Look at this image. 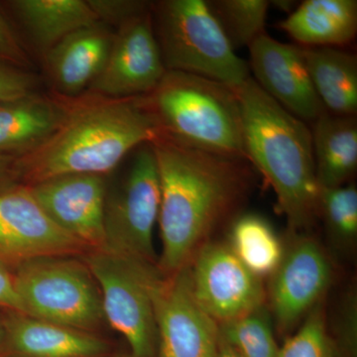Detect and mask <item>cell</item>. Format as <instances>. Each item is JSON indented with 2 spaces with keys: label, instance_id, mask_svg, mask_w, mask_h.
<instances>
[{
  "label": "cell",
  "instance_id": "cell-1",
  "mask_svg": "<svg viewBox=\"0 0 357 357\" xmlns=\"http://www.w3.org/2000/svg\"><path fill=\"white\" fill-rule=\"evenodd\" d=\"M160 182L162 251L157 267L169 276L189 266L225 220H234L250 190L248 160L187 144L160 133L151 142Z\"/></svg>",
  "mask_w": 357,
  "mask_h": 357
},
{
  "label": "cell",
  "instance_id": "cell-2",
  "mask_svg": "<svg viewBox=\"0 0 357 357\" xmlns=\"http://www.w3.org/2000/svg\"><path fill=\"white\" fill-rule=\"evenodd\" d=\"M67 100L55 131L14 160V172L22 185L76 174L105 176L131 150L161 133L144 96L112 98L89 93Z\"/></svg>",
  "mask_w": 357,
  "mask_h": 357
},
{
  "label": "cell",
  "instance_id": "cell-3",
  "mask_svg": "<svg viewBox=\"0 0 357 357\" xmlns=\"http://www.w3.org/2000/svg\"><path fill=\"white\" fill-rule=\"evenodd\" d=\"M234 91L248 161L273 189L290 231L309 229L319 217L321 190L311 129L270 98L251 76Z\"/></svg>",
  "mask_w": 357,
  "mask_h": 357
},
{
  "label": "cell",
  "instance_id": "cell-4",
  "mask_svg": "<svg viewBox=\"0 0 357 357\" xmlns=\"http://www.w3.org/2000/svg\"><path fill=\"white\" fill-rule=\"evenodd\" d=\"M144 100L161 133L248 160L241 105L234 89L206 77L167 70Z\"/></svg>",
  "mask_w": 357,
  "mask_h": 357
},
{
  "label": "cell",
  "instance_id": "cell-5",
  "mask_svg": "<svg viewBox=\"0 0 357 357\" xmlns=\"http://www.w3.org/2000/svg\"><path fill=\"white\" fill-rule=\"evenodd\" d=\"M152 6L167 70L206 77L232 89L250 77L248 63L237 55L208 1L164 0Z\"/></svg>",
  "mask_w": 357,
  "mask_h": 357
},
{
  "label": "cell",
  "instance_id": "cell-6",
  "mask_svg": "<svg viewBox=\"0 0 357 357\" xmlns=\"http://www.w3.org/2000/svg\"><path fill=\"white\" fill-rule=\"evenodd\" d=\"M13 277L23 314L95 333L107 323L100 287L81 256L30 260Z\"/></svg>",
  "mask_w": 357,
  "mask_h": 357
},
{
  "label": "cell",
  "instance_id": "cell-7",
  "mask_svg": "<svg viewBox=\"0 0 357 357\" xmlns=\"http://www.w3.org/2000/svg\"><path fill=\"white\" fill-rule=\"evenodd\" d=\"M102 294L105 321L122 335L131 354L157 357V328L151 286L160 273L155 264L91 250L81 256Z\"/></svg>",
  "mask_w": 357,
  "mask_h": 357
},
{
  "label": "cell",
  "instance_id": "cell-8",
  "mask_svg": "<svg viewBox=\"0 0 357 357\" xmlns=\"http://www.w3.org/2000/svg\"><path fill=\"white\" fill-rule=\"evenodd\" d=\"M159 210L158 168L148 143L138 149L121 191L107 197L102 250L157 265L153 234Z\"/></svg>",
  "mask_w": 357,
  "mask_h": 357
},
{
  "label": "cell",
  "instance_id": "cell-9",
  "mask_svg": "<svg viewBox=\"0 0 357 357\" xmlns=\"http://www.w3.org/2000/svg\"><path fill=\"white\" fill-rule=\"evenodd\" d=\"M151 297L157 357H218L220 325L197 302L189 266L169 276L160 272Z\"/></svg>",
  "mask_w": 357,
  "mask_h": 357
},
{
  "label": "cell",
  "instance_id": "cell-10",
  "mask_svg": "<svg viewBox=\"0 0 357 357\" xmlns=\"http://www.w3.org/2000/svg\"><path fill=\"white\" fill-rule=\"evenodd\" d=\"M291 234L267 291L268 309L282 333L294 330L321 303L333 277L332 261L321 244L299 232Z\"/></svg>",
  "mask_w": 357,
  "mask_h": 357
},
{
  "label": "cell",
  "instance_id": "cell-11",
  "mask_svg": "<svg viewBox=\"0 0 357 357\" xmlns=\"http://www.w3.org/2000/svg\"><path fill=\"white\" fill-rule=\"evenodd\" d=\"M189 267L197 302L218 325L265 305L262 279L244 266L227 243L206 241Z\"/></svg>",
  "mask_w": 357,
  "mask_h": 357
},
{
  "label": "cell",
  "instance_id": "cell-12",
  "mask_svg": "<svg viewBox=\"0 0 357 357\" xmlns=\"http://www.w3.org/2000/svg\"><path fill=\"white\" fill-rule=\"evenodd\" d=\"M89 249L56 225L26 185L0 192V263L16 268L37 258L83 256Z\"/></svg>",
  "mask_w": 357,
  "mask_h": 357
},
{
  "label": "cell",
  "instance_id": "cell-13",
  "mask_svg": "<svg viewBox=\"0 0 357 357\" xmlns=\"http://www.w3.org/2000/svg\"><path fill=\"white\" fill-rule=\"evenodd\" d=\"M166 72L148 9L121 25L107 63L89 86V93L112 98L147 96Z\"/></svg>",
  "mask_w": 357,
  "mask_h": 357
},
{
  "label": "cell",
  "instance_id": "cell-14",
  "mask_svg": "<svg viewBox=\"0 0 357 357\" xmlns=\"http://www.w3.org/2000/svg\"><path fill=\"white\" fill-rule=\"evenodd\" d=\"M248 50L251 77L282 107L312 123L326 112L312 86L302 47L282 43L266 33Z\"/></svg>",
  "mask_w": 357,
  "mask_h": 357
},
{
  "label": "cell",
  "instance_id": "cell-15",
  "mask_svg": "<svg viewBox=\"0 0 357 357\" xmlns=\"http://www.w3.org/2000/svg\"><path fill=\"white\" fill-rule=\"evenodd\" d=\"M26 187L51 220L89 251L105 248V176L76 174Z\"/></svg>",
  "mask_w": 357,
  "mask_h": 357
},
{
  "label": "cell",
  "instance_id": "cell-16",
  "mask_svg": "<svg viewBox=\"0 0 357 357\" xmlns=\"http://www.w3.org/2000/svg\"><path fill=\"white\" fill-rule=\"evenodd\" d=\"M6 357H105L112 345L95 333L84 332L23 312L2 310Z\"/></svg>",
  "mask_w": 357,
  "mask_h": 357
},
{
  "label": "cell",
  "instance_id": "cell-17",
  "mask_svg": "<svg viewBox=\"0 0 357 357\" xmlns=\"http://www.w3.org/2000/svg\"><path fill=\"white\" fill-rule=\"evenodd\" d=\"M114 35L102 22L77 30L45 54L47 73L57 96L74 98L102 72Z\"/></svg>",
  "mask_w": 357,
  "mask_h": 357
},
{
  "label": "cell",
  "instance_id": "cell-18",
  "mask_svg": "<svg viewBox=\"0 0 357 357\" xmlns=\"http://www.w3.org/2000/svg\"><path fill=\"white\" fill-rule=\"evenodd\" d=\"M304 48H344L357 33L356 0H305L279 23Z\"/></svg>",
  "mask_w": 357,
  "mask_h": 357
},
{
  "label": "cell",
  "instance_id": "cell-19",
  "mask_svg": "<svg viewBox=\"0 0 357 357\" xmlns=\"http://www.w3.org/2000/svg\"><path fill=\"white\" fill-rule=\"evenodd\" d=\"M67 103L62 96L36 93L0 103V156L16 158L38 147L58 128Z\"/></svg>",
  "mask_w": 357,
  "mask_h": 357
},
{
  "label": "cell",
  "instance_id": "cell-20",
  "mask_svg": "<svg viewBox=\"0 0 357 357\" xmlns=\"http://www.w3.org/2000/svg\"><path fill=\"white\" fill-rule=\"evenodd\" d=\"M311 133L319 188L349 184L357 170L356 116L324 112L312 122Z\"/></svg>",
  "mask_w": 357,
  "mask_h": 357
},
{
  "label": "cell",
  "instance_id": "cell-21",
  "mask_svg": "<svg viewBox=\"0 0 357 357\" xmlns=\"http://www.w3.org/2000/svg\"><path fill=\"white\" fill-rule=\"evenodd\" d=\"M302 48L312 86L326 112L356 116V54L335 47Z\"/></svg>",
  "mask_w": 357,
  "mask_h": 357
},
{
  "label": "cell",
  "instance_id": "cell-22",
  "mask_svg": "<svg viewBox=\"0 0 357 357\" xmlns=\"http://www.w3.org/2000/svg\"><path fill=\"white\" fill-rule=\"evenodd\" d=\"M9 6L44 55L72 33L100 22L89 0H15Z\"/></svg>",
  "mask_w": 357,
  "mask_h": 357
},
{
  "label": "cell",
  "instance_id": "cell-23",
  "mask_svg": "<svg viewBox=\"0 0 357 357\" xmlns=\"http://www.w3.org/2000/svg\"><path fill=\"white\" fill-rule=\"evenodd\" d=\"M227 245L244 266L261 279L273 273L285 250L271 223L256 213H241L232 220Z\"/></svg>",
  "mask_w": 357,
  "mask_h": 357
},
{
  "label": "cell",
  "instance_id": "cell-24",
  "mask_svg": "<svg viewBox=\"0 0 357 357\" xmlns=\"http://www.w3.org/2000/svg\"><path fill=\"white\" fill-rule=\"evenodd\" d=\"M220 340L243 357H277L273 319L265 305L241 318L220 324Z\"/></svg>",
  "mask_w": 357,
  "mask_h": 357
},
{
  "label": "cell",
  "instance_id": "cell-25",
  "mask_svg": "<svg viewBox=\"0 0 357 357\" xmlns=\"http://www.w3.org/2000/svg\"><path fill=\"white\" fill-rule=\"evenodd\" d=\"M208 6L234 48H248L266 34L270 1L267 0H211Z\"/></svg>",
  "mask_w": 357,
  "mask_h": 357
},
{
  "label": "cell",
  "instance_id": "cell-26",
  "mask_svg": "<svg viewBox=\"0 0 357 357\" xmlns=\"http://www.w3.org/2000/svg\"><path fill=\"white\" fill-rule=\"evenodd\" d=\"M318 215L323 218L328 236L337 248H351L357 237L356 185L321 188Z\"/></svg>",
  "mask_w": 357,
  "mask_h": 357
},
{
  "label": "cell",
  "instance_id": "cell-27",
  "mask_svg": "<svg viewBox=\"0 0 357 357\" xmlns=\"http://www.w3.org/2000/svg\"><path fill=\"white\" fill-rule=\"evenodd\" d=\"M277 357H342L331 335L321 303L286 340Z\"/></svg>",
  "mask_w": 357,
  "mask_h": 357
},
{
  "label": "cell",
  "instance_id": "cell-28",
  "mask_svg": "<svg viewBox=\"0 0 357 357\" xmlns=\"http://www.w3.org/2000/svg\"><path fill=\"white\" fill-rule=\"evenodd\" d=\"M332 335L342 357H356L357 354V297L351 289L345 294L338 307Z\"/></svg>",
  "mask_w": 357,
  "mask_h": 357
},
{
  "label": "cell",
  "instance_id": "cell-29",
  "mask_svg": "<svg viewBox=\"0 0 357 357\" xmlns=\"http://www.w3.org/2000/svg\"><path fill=\"white\" fill-rule=\"evenodd\" d=\"M36 86L32 74L0 62V103L27 98L35 93Z\"/></svg>",
  "mask_w": 357,
  "mask_h": 357
},
{
  "label": "cell",
  "instance_id": "cell-30",
  "mask_svg": "<svg viewBox=\"0 0 357 357\" xmlns=\"http://www.w3.org/2000/svg\"><path fill=\"white\" fill-rule=\"evenodd\" d=\"M89 3L100 22H112L119 26L145 13L150 7L147 2L128 0H89Z\"/></svg>",
  "mask_w": 357,
  "mask_h": 357
},
{
  "label": "cell",
  "instance_id": "cell-31",
  "mask_svg": "<svg viewBox=\"0 0 357 357\" xmlns=\"http://www.w3.org/2000/svg\"><path fill=\"white\" fill-rule=\"evenodd\" d=\"M0 62L25 70L30 65L25 49L0 11Z\"/></svg>",
  "mask_w": 357,
  "mask_h": 357
},
{
  "label": "cell",
  "instance_id": "cell-32",
  "mask_svg": "<svg viewBox=\"0 0 357 357\" xmlns=\"http://www.w3.org/2000/svg\"><path fill=\"white\" fill-rule=\"evenodd\" d=\"M0 309L22 312L13 272L0 263Z\"/></svg>",
  "mask_w": 357,
  "mask_h": 357
},
{
  "label": "cell",
  "instance_id": "cell-33",
  "mask_svg": "<svg viewBox=\"0 0 357 357\" xmlns=\"http://www.w3.org/2000/svg\"><path fill=\"white\" fill-rule=\"evenodd\" d=\"M14 157L0 156V192L6 191L17 185L14 172Z\"/></svg>",
  "mask_w": 357,
  "mask_h": 357
},
{
  "label": "cell",
  "instance_id": "cell-34",
  "mask_svg": "<svg viewBox=\"0 0 357 357\" xmlns=\"http://www.w3.org/2000/svg\"><path fill=\"white\" fill-rule=\"evenodd\" d=\"M218 357H243L229 344L220 340Z\"/></svg>",
  "mask_w": 357,
  "mask_h": 357
},
{
  "label": "cell",
  "instance_id": "cell-35",
  "mask_svg": "<svg viewBox=\"0 0 357 357\" xmlns=\"http://www.w3.org/2000/svg\"><path fill=\"white\" fill-rule=\"evenodd\" d=\"M0 357H6V328L2 312H0Z\"/></svg>",
  "mask_w": 357,
  "mask_h": 357
},
{
  "label": "cell",
  "instance_id": "cell-36",
  "mask_svg": "<svg viewBox=\"0 0 357 357\" xmlns=\"http://www.w3.org/2000/svg\"><path fill=\"white\" fill-rule=\"evenodd\" d=\"M105 357H141V356H135V354H131V352H130V354H117V356H107Z\"/></svg>",
  "mask_w": 357,
  "mask_h": 357
}]
</instances>
